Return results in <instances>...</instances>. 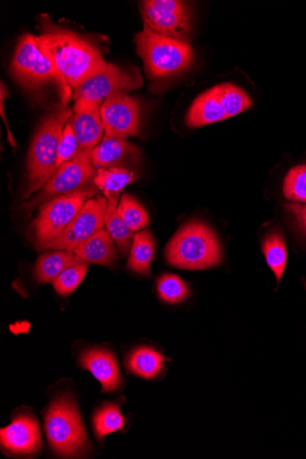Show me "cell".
I'll return each mask as SVG.
<instances>
[{"label": "cell", "instance_id": "5bb4252c", "mask_svg": "<svg viewBox=\"0 0 306 459\" xmlns=\"http://www.w3.org/2000/svg\"><path fill=\"white\" fill-rule=\"evenodd\" d=\"M2 446L14 455H29L42 445L39 426L32 415L22 414L0 431Z\"/></svg>", "mask_w": 306, "mask_h": 459}, {"label": "cell", "instance_id": "7c38bea8", "mask_svg": "<svg viewBox=\"0 0 306 459\" xmlns=\"http://www.w3.org/2000/svg\"><path fill=\"white\" fill-rule=\"evenodd\" d=\"M139 102L125 93L116 94L101 105V117L107 135L127 138L139 131Z\"/></svg>", "mask_w": 306, "mask_h": 459}, {"label": "cell", "instance_id": "cb8c5ba5", "mask_svg": "<svg viewBox=\"0 0 306 459\" xmlns=\"http://www.w3.org/2000/svg\"><path fill=\"white\" fill-rule=\"evenodd\" d=\"M136 180L134 173L120 167L101 169L94 178V185L104 193L106 198L118 195L123 189Z\"/></svg>", "mask_w": 306, "mask_h": 459}, {"label": "cell", "instance_id": "7a4b0ae2", "mask_svg": "<svg viewBox=\"0 0 306 459\" xmlns=\"http://www.w3.org/2000/svg\"><path fill=\"white\" fill-rule=\"evenodd\" d=\"M70 108L48 115L41 121L28 155V186L23 198L45 186L59 169L58 151L66 123L73 118Z\"/></svg>", "mask_w": 306, "mask_h": 459}, {"label": "cell", "instance_id": "52a82bcc", "mask_svg": "<svg viewBox=\"0 0 306 459\" xmlns=\"http://www.w3.org/2000/svg\"><path fill=\"white\" fill-rule=\"evenodd\" d=\"M97 193V186H87L43 204L31 227L36 247L42 250L48 244L59 238L85 202Z\"/></svg>", "mask_w": 306, "mask_h": 459}, {"label": "cell", "instance_id": "ffe728a7", "mask_svg": "<svg viewBox=\"0 0 306 459\" xmlns=\"http://www.w3.org/2000/svg\"><path fill=\"white\" fill-rule=\"evenodd\" d=\"M155 253V243L150 230H144L135 236L131 246L127 268L142 275H150V266Z\"/></svg>", "mask_w": 306, "mask_h": 459}, {"label": "cell", "instance_id": "d4e9b609", "mask_svg": "<svg viewBox=\"0 0 306 459\" xmlns=\"http://www.w3.org/2000/svg\"><path fill=\"white\" fill-rule=\"evenodd\" d=\"M217 97L228 117L236 116L252 106L250 98L233 83L216 86Z\"/></svg>", "mask_w": 306, "mask_h": 459}, {"label": "cell", "instance_id": "5b68a950", "mask_svg": "<svg viewBox=\"0 0 306 459\" xmlns=\"http://www.w3.org/2000/svg\"><path fill=\"white\" fill-rule=\"evenodd\" d=\"M46 433L51 448L61 457H80L89 450L80 413L70 397L52 403L46 414Z\"/></svg>", "mask_w": 306, "mask_h": 459}, {"label": "cell", "instance_id": "30bf717a", "mask_svg": "<svg viewBox=\"0 0 306 459\" xmlns=\"http://www.w3.org/2000/svg\"><path fill=\"white\" fill-rule=\"evenodd\" d=\"M107 205L108 199L105 196L99 195L87 200L65 233L43 249L54 248L74 253L77 247L103 230Z\"/></svg>", "mask_w": 306, "mask_h": 459}, {"label": "cell", "instance_id": "4316f807", "mask_svg": "<svg viewBox=\"0 0 306 459\" xmlns=\"http://www.w3.org/2000/svg\"><path fill=\"white\" fill-rule=\"evenodd\" d=\"M118 208L121 219L131 231L141 230L149 225L148 213L133 196L123 195Z\"/></svg>", "mask_w": 306, "mask_h": 459}, {"label": "cell", "instance_id": "277c9868", "mask_svg": "<svg viewBox=\"0 0 306 459\" xmlns=\"http://www.w3.org/2000/svg\"><path fill=\"white\" fill-rule=\"evenodd\" d=\"M137 51L148 74L162 78L182 73L190 67L194 53L188 41L164 36L144 24L136 35Z\"/></svg>", "mask_w": 306, "mask_h": 459}, {"label": "cell", "instance_id": "603a6c76", "mask_svg": "<svg viewBox=\"0 0 306 459\" xmlns=\"http://www.w3.org/2000/svg\"><path fill=\"white\" fill-rule=\"evenodd\" d=\"M262 250H264L269 267L275 274L277 281L280 282L287 262V249L284 234L279 230L269 233L262 242Z\"/></svg>", "mask_w": 306, "mask_h": 459}, {"label": "cell", "instance_id": "d6a6232c", "mask_svg": "<svg viewBox=\"0 0 306 459\" xmlns=\"http://www.w3.org/2000/svg\"><path fill=\"white\" fill-rule=\"evenodd\" d=\"M9 96V91L7 89V87L5 86V83L4 82H2V102H0V104H2V116H3V118L6 124V127H7V131H8V135H9V140H10V143L13 146L16 147V142L13 138V135L11 133V130L9 128V125H8V122H7V118L5 117V113H4V100L5 99H7Z\"/></svg>", "mask_w": 306, "mask_h": 459}, {"label": "cell", "instance_id": "8fae6325", "mask_svg": "<svg viewBox=\"0 0 306 459\" xmlns=\"http://www.w3.org/2000/svg\"><path fill=\"white\" fill-rule=\"evenodd\" d=\"M142 85L143 80L139 73L125 72L109 63L104 70L74 90L73 98L75 101L85 100L102 105L114 95L140 89Z\"/></svg>", "mask_w": 306, "mask_h": 459}, {"label": "cell", "instance_id": "d6986e66", "mask_svg": "<svg viewBox=\"0 0 306 459\" xmlns=\"http://www.w3.org/2000/svg\"><path fill=\"white\" fill-rule=\"evenodd\" d=\"M83 262L74 253L65 252V250L43 254L35 265V278L42 284L53 283L64 271Z\"/></svg>", "mask_w": 306, "mask_h": 459}, {"label": "cell", "instance_id": "1f68e13d", "mask_svg": "<svg viewBox=\"0 0 306 459\" xmlns=\"http://www.w3.org/2000/svg\"><path fill=\"white\" fill-rule=\"evenodd\" d=\"M285 207L286 211L293 215L300 230L306 234V205L289 204Z\"/></svg>", "mask_w": 306, "mask_h": 459}, {"label": "cell", "instance_id": "83f0119b", "mask_svg": "<svg viewBox=\"0 0 306 459\" xmlns=\"http://www.w3.org/2000/svg\"><path fill=\"white\" fill-rule=\"evenodd\" d=\"M160 299L170 304H178L189 297V287L179 276L165 274L157 283Z\"/></svg>", "mask_w": 306, "mask_h": 459}, {"label": "cell", "instance_id": "f546056e", "mask_svg": "<svg viewBox=\"0 0 306 459\" xmlns=\"http://www.w3.org/2000/svg\"><path fill=\"white\" fill-rule=\"evenodd\" d=\"M284 195L288 200L306 204V165L290 170L284 179Z\"/></svg>", "mask_w": 306, "mask_h": 459}, {"label": "cell", "instance_id": "9c48e42d", "mask_svg": "<svg viewBox=\"0 0 306 459\" xmlns=\"http://www.w3.org/2000/svg\"><path fill=\"white\" fill-rule=\"evenodd\" d=\"M144 24L156 33L188 41L190 9L180 0H146L141 4Z\"/></svg>", "mask_w": 306, "mask_h": 459}, {"label": "cell", "instance_id": "ac0fdd59", "mask_svg": "<svg viewBox=\"0 0 306 459\" xmlns=\"http://www.w3.org/2000/svg\"><path fill=\"white\" fill-rule=\"evenodd\" d=\"M226 118L228 117L214 87L196 99L188 110L187 123L191 128H198Z\"/></svg>", "mask_w": 306, "mask_h": 459}, {"label": "cell", "instance_id": "f1b7e54d", "mask_svg": "<svg viewBox=\"0 0 306 459\" xmlns=\"http://www.w3.org/2000/svg\"><path fill=\"white\" fill-rule=\"evenodd\" d=\"M89 263L83 262L64 271L54 281V287L57 293L63 297H68L84 279Z\"/></svg>", "mask_w": 306, "mask_h": 459}, {"label": "cell", "instance_id": "8992f818", "mask_svg": "<svg viewBox=\"0 0 306 459\" xmlns=\"http://www.w3.org/2000/svg\"><path fill=\"white\" fill-rule=\"evenodd\" d=\"M11 71L14 79L27 90H36L48 81H57L64 108L73 97L72 89L66 79L52 60L39 48L35 35L24 34L20 39Z\"/></svg>", "mask_w": 306, "mask_h": 459}, {"label": "cell", "instance_id": "e0dca14e", "mask_svg": "<svg viewBox=\"0 0 306 459\" xmlns=\"http://www.w3.org/2000/svg\"><path fill=\"white\" fill-rule=\"evenodd\" d=\"M113 238L104 230L77 247L74 254L87 263L111 267L118 260Z\"/></svg>", "mask_w": 306, "mask_h": 459}, {"label": "cell", "instance_id": "6da1fadb", "mask_svg": "<svg viewBox=\"0 0 306 459\" xmlns=\"http://www.w3.org/2000/svg\"><path fill=\"white\" fill-rule=\"evenodd\" d=\"M40 35L36 43L49 57L74 91L104 70L107 63L101 50L74 31L56 25L48 16L39 19Z\"/></svg>", "mask_w": 306, "mask_h": 459}, {"label": "cell", "instance_id": "4fadbf2b", "mask_svg": "<svg viewBox=\"0 0 306 459\" xmlns=\"http://www.w3.org/2000/svg\"><path fill=\"white\" fill-rule=\"evenodd\" d=\"M101 105L78 100L74 106L73 128L80 151H92L103 138L105 127Z\"/></svg>", "mask_w": 306, "mask_h": 459}, {"label": "cell", "instance_id": "9a60e30c", "mask_svg": "<svg viewBox=\"0 0 306 459\" xmlns=\"http://www.w3.org/2000/svg\"><path fill=\"white\" fill-rule=\"evenodd\" d=\"M81 366L92 371L102 385V393H113L121 385L118 360L114 354L105 349H90L80 357Z\"/></svg>", "mask_w": 306, "mask_h": 459}, {"label": "cell", "instance_id": "4dcf8cb0", "mask_svg": "<svg viewBox=\"0 0 306 459\" xmlns=\"http://www.w3.org/2000/svg\"><path fill=\"white\" fill-rule=\"evenodd\" d=\"M73 119V118H72ZM72 119L64 129L58 151V166L73 159L79 150L78 142L73 128Z\"/></svg>", "mask_w": 306, "mask_h": 459}, {"label": "cell", "instance_id": "ba28073f", "mask_svg": "<svg viewBox=\"0 0 306 459\" xmlns=\"http://www.w3.org/2000/svg\"><path fill=\"white\" fill-rule=\"evenodd\" d=\"M94 164L91 151L78 150L75 156L64 163L49 182L29 203L23 205L27 212L58 196L81 190L94 179Z\"/></svg>", "mask_w": 306, "mask_h": 459}, {"label": "cell", "instance_id": "3957f363", "mask_svg": "<svg viewBox=\"0 0 306 459\" xmlns=\"http://www.w3.org/2000/svg\"><path fill=\"white\" fill-rule=\"evenodd\" d=\"M169 264L198 271L214 267L222 261L220 243L205 223L192 221L184 226L169 242L166 252Z\"/></svg>", "mask_w": 306, "mask_h": 459}, {"label": "cell", "instance_id": "44dd1931", "mask_svg": "<svg viewBox=\"0 0 306 459\" xmlns=\"http://www.w3.org/2000/svg\"><path fill=\"white\" fill-rule=\"evenodd\" d=\"M166 359L158 351L148 347L136 350L127 359V366L131 373L151 380L158 377Z\"/></svg>", "mask_w": 306, "mask_h": 459}, {"label": "cell", "instance_id": "484cf974", "mask_svg": "<svg viewBox=\"0 0 306 459\" xmlns=\"http://www.w3.org/2000/svg\"><path fill=\"white\" fill-rule=\"evenodd\" d=\"M125 421L119 407L114 403H105L93 417L96 436L103 439L106 436L121 430Z\"/></svg>", "mask_w": 306, "mask_h": 459}, {"label": "cell", "instance_id": "7402d4cb", "mask_svg": "<svg viewBox=\"0 0 306 459\" xmlns=\"http://www.w3.org/2000/svg\"><path fill=\"white\" fill-rule=\"evenodd\" d=\"M108 205L105 216V224L108 232L111 238L116 241L120 253L127 256L133 239V231L125 224L118 213L117 206L118 195H112L107 198Z\"/></svg>", "mask_w": 306, "mask_h": 459}, {"label": "cell", "instance_id": "2e32d148", "mask_svg": "<svg viewBox=\"0 0 306 459\" xmlns=\"http://www.w3.org/2000/svg\"><path fill=\"white\" fill-rule=\"evenodd\" d=\"M137 155V149L126 138L105 135L101 143L92 151V160L99 169H111L131 156Z\"/></svg>", "mask_w": 306, "mask_h": 459}]
</instances>
